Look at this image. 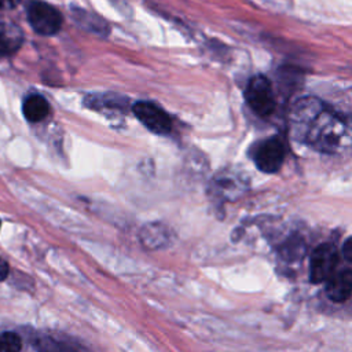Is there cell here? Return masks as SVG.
<instances>
[{
	"label": "cell",
	"mask_w": 352,
	"mask_h": 352,
	"mask_svg": "<svg viewBox=\"0 0 352 352\" xmlns=\"http://www.w3.org/2000/svg\"><path fill=\"white\" fill-rule=\"evenodd\" d=\"M23 44L22 29L8 21H0V56L15 54Z\"/></svg>",
	"instance_id": "cell-10"
},
{
	"label": "cell",
	"mask_w": 352,
	"mask_h": 352,
	"mask_svg": "<svg viewBox=\"0 0 352 352\" xmlns=\"http://www.w3.org/2000/svg\"><path fill=\"white\" fill-rule=\"evenodd\" d=\"M0 227H1V221H0Z\"/></svg>",
	"instance_id": "cell-17"
},
{
	"label": "cell",
	"mask_w": 352,
	"mask_h": 352,
	"mask_svg": "<svg viewBox=\"0 0 352 352\" xmlns=\"http://www.w3.org/2000/svg\"><path fill=\"white\" fill-rule=\"evenodd\" d=\"M22 348L21 337L14 331L0 333V352H18Z\"/></svg>",
	"instance_id": "cell-13"
},
{
	"label": "cell",
	"mask_w": 352,
	"mask_h": 352,
	"mask_svg": "<svg viewBox=\"0 0 352 352\" xmlns=\"http://www.w3.org/2000/svg\"><path fill=\"white\" fill-rule=\"evenodd\" d=\"M72 15L73 19L85 30L95 33L98 36H107L110 32V26L109 23L98 14L87 11L84 8L80 7H74L72 8Z\"/></svg>",
	"instance_id": "cell-11"
},
{
	"label": "cell",
	"mask_w": 352,
	"mask_h": 352,
	"mask_svg": "<svg viewBox=\"0 0 352 352\" xmlns=\"http://www.w3.org/2000/svg\"><path fill=\"white\" fill-rule=\"evenodd\" d=\"M8 274H10V265H8V263H7L4 258L0 257V282L6 280V278L8 276Z\"/></svg>",
	"instance_id": "cell-15"
},
{
	"label": "cell",
	"mask_w": 352,
	"mask_h": 352,
	"mask_svg": "<svg viewBox=\"0 0 352 352\" xmlns=\"http://www.w3.org/2000/svg\"><path fill=\"white\" fill-rule=\"evenodd\" d=\"M290 129L294 139L326 154L340 153L349 143L345 118L315 96H304L294 103Z\"/></svg>",
	"instance_id": "cell-1"
},
{
	"label": "cell",
	"mask_w": 352,
	"mask_h": 352,
	"mask_svg": "<svg viewBox=\"0 0 352 352\" xmlns=\"http://www.w3.org/2000/svg\"><path fill=\"white\" fill-rule=\"evenodd\" d=\"M0 59H1V56H0Z\"/></svg>",
	"instance_id": "cell-18"
},
{
	"label": "cell",
	"mask_w": 352,
	"mask_h": 352,
	"mask_svg": "<svg viewBox=\"0 0 352 352\" xmlns=\"http://www.w3.org/2000/svg\"><path fill=\"white\" fill-rule=\"evenodd\" d=\"M340 261V254L333 243H322L311 254L309 278L312 283L324 282L336 270Z\"/></svg>",
	"instance_id": "cell-5"
},
{
	"label": "cell",
	"mask_w": 352,
	"mask_h": 352,
	"mask_svg": "<svg viewBox=\"0 0 352 352\" xmlns=\"http://www.w3.org/2000/svg\"><path fill=\"white\" fill-rule=\"evenodd\" d=\"M22 113L29 122H40L50 114V103L43 95L32 94L25 98Z\"/></svg>",
	"instance_id": "cell-12"
},
{
	"label": "cell",
	"mask_w": 352,
	"mask_h": 352,
	"mask_svg": "<svg viewBox=\"0 0 352 352\" xmlns=\"http://www.w3.org/2000/svg\"><path fill=\"white\" fill-rule=\"evenodd\" d=\"M352 242H351V238H348L345 242H344V245H342V250H341V253H342V256H344V258L348 261V263H351V260H352V257H351V253H352Z\"/></svg>",
	"instance_id": "cell-14"
},
{
	"label": "cell",
	"mask_w": 352,
	"mask_h": 352,
	"mask_svg": "<svg viewBox=\"0 0 352 352\" xmlns=\"http://www.w3.org/2000/svg\"><path fill=\"white\" fill-rule=\"evenodd\" d=\"M142 245L150 250L165 249L172 243L173 235L170 230L162 223H147L139 232Z\"/></svg>",
	"instance_id": "cell-8"
},
{
	"label": "cell",
	"mask_w": 352,
	"mask_h": 352,
	"mask_svg": "<svg viewBox=\"0 0 352 352\" xmlns=\"http://www.w3.org/2000/svg\"><path fill=\"white\" fill-rule=\"evenodd\" d=\"M326 280V294L331 301L342 302L349 298L352 290V274L349 268L334 271Z\"/></svg>",
	"instance_id": "cell-9"
},
{
	"label": "cell",
	"mask_w": 352,
	"mask_h": 352,
	"mask_svg": "<svg viewBox=\"0 0 352 352\" xmlns=\"http://www.w3.org/2000/svg\"><path fill=\"white\" fill-rule=\"evenodd\" d=\"M135 117L151 132L157 135H166L172 129V120L169 114L153 102H136L132 106Z\"/></svg>",
	"instance_id": "cell-6"
},
{
	"label": "cell",
	"mask_w": 352,
	"mask_h": 352,
	"mask_svg": "<svg viewBox=\"0 0 352 352\" xmlns=\"http://www.w3.org/2000/svg\"><path fill=\"white\" fill-rule=\"evenodd\" d=\"M249 188L246 175L234 169L219 172L209 184L210 198L220 206L227 201H235Z\"/></svg>",
	"instance_id": "cell-2"
},
{
	"label": "cell",
	"mask_w": 352,
	"mask_h": 352,
	"mask_svg": "<svg viewBox=\"0 0 352 352\" xmlns=\"http://www.w3.org/2000/svg\"><path fill=\"white\" fill-rule=\"evenodd\" d=\"M26 15L30 28L41 36L56 34L63 23V16L59 10L41 0L30 1L26 8Z\"/></svg>",
	"instance_id": "cell-3"
},
{
	"label": "cell",
	"mask_w": 352,
	"mask_h": 352,
	"mask_svg": "<svg viewBox=\"0 0 352 352\" xmlns=\"http://www.w3.org/2000/svg\"><path fill=\"white\" fill-rule=\"evenodd\" d=\"M21 0H0V10H14Z\"/></svg>",
	"instance_id": "cell-16"
},
{
	"label": "cell",
	"mask_w": 352,
	"mask_h": 352,
	"mask_svg": "<svg viewBox=\"0 0 352 352\" xmlns=\"http://www.w3.org/2000/svg\"><path fill=\"white\" fill-rule=\"evenodd\" d=\"M245 98L249 107L260 117H268L275 110L276 102L271 81L263 74H257L249 80Z\"/></svg>",
	"instance_id": "cell-4"
},
{
	"label": "cell",
	"mask_w": 352,
	"mask_h": 352,
	"mask_svg": "<svg viewBox=\"0 0 352 352\" xmlns=\"http://www.w3.org/2000/svg\"><path fill=\"white\" fill-rule=\"evenodd\" d=\"M286 157L285 144L279 138H270L261 142L254 151L256 166L264 173H275L280 169Z\"/></svg>",
	"instance_id": "cell-7"
}]
</instances>
